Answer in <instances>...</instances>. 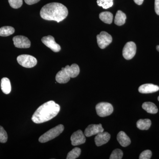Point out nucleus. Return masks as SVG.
Returning <instances> with one entry per match:
<instances>
[{"instance_id": "4", "label": "nucleus", "mask_w": 159, "mask_h": 159, "mask_svg": "<svg viewBox=\"0 0 159 159\" xmlns=\"http://www.w3.org/2000/svg\"><path fill=\"white\" fill-rule=\"evenodd\" d=\"M96 110L97 115L99 116L105 117L112 113L114 109L111 103L107 102H101L96 106Z\"/></svg>"}, {"instance_id": "24", "label": "nucleus", "mask_w": 159, "mask_h": 159, "mask_svg": "<svg viewBox=\"0 0 159 159\" xmlns=\"http://www.w3.org/2000/svg\"><path fill=\"white\" fill-rule=\"evenodd\" d=\"M97 3L98 6L103 9H107L113 5V0H97Z\"/></svg>"}, {"instance_id": "7", "label": "nucleus", "mask_w": 159, "mask_h": 159, "mask_svg": "<svg viewBox=\"0 0 159 159\" xmlns=\"http://www.w3.org/2000/svg\"><path fill=\"white\" fill-rule=\"evenodd\" d=\"M97 43L101 49H104L112 41L110 34L105 31H102L97 36Z\"/></svg>"}, {"instance_id": "22", "label": "nucleus", "mask_w": 159, "mask_h": 159, "mask_svg": "<svg viewBox=\"0 0 159 159\" xmlns=\"http://www.w3.org/2000/svg\"><path fill=\"white\" fill-rule=\"evenodd\" d=\"M14 32V28L10 26H5L0 28V36H8L13 34Z\"/></svg>"}, {"instance_id": "18", "label": "nucleus", "mask_w": 159, "mask_h": 159, "mask_svg": "<svg viewBox=\"0 0 159 159\" xmlns=\"http://www.w3.org/2000/svg\"><path fill=\"white\" fill-rule=\"evenodd\" d=\"M142 108L148 113L155 114L158 112V108L156 105L153 102H147L143 103Z\"/></svg>"}, {"instance_id": "16", "label": "nucleus", "mask_w": 159, "mask_h": 159, "mask_svg": "<svg viewBox=\"0 0 159 159\" xmlns=\"http://www.w3.org/2000/svg\"><path fill=\"white\" fill-rule=\"evenodd\" d=\"M65 70L70 78L77 77L80 73L79 66L76 64H73L71 66H66Z\"/></svg>"}, {"instance_id": "10", "label": "nucleus", "mask_w": 159, "mask_h": 159, "mask_svg": "<svg viewBox=\"0 0 159 159\" xmlns=\"http://www.w3.org/2000/svg\"><path fill=\"white\" fill-rule=\"evenodd\" d=\"M71 144L74 146L81 145L85 143V135L81 130H78L72 134L71 136Z\"/></svg>"}, {"instance_id": "5", "label": "nucleus", "mask_w": 159, "mask_h": 159, "mask_svg": "<svg viewBox=\"0 0 159 159\" xmlns=\"http://www.w3.org/2000/svg\"><path fill=\"white\" fill-rule=\"evenodd\" d=\"M17 61L20 65L28 68L33 67L37 63V59L35 57L28 54L20 55L17 57Z\"/></svg>"}, {"instance_id": "2", "label": "nucleus", "mask_w": 159, "mask_h": 159, "mask_svg": "<svg viewBox=\"0 0 159 159\" xmlns=\"http://www.w3.org/2000/svg\"><path fill=\"white\" fill-rule=\"evenodd\" d=\"M60 107L54 101H49L39 107L34 112L31 120L37 124L48 121L56 116Z\"/></svg>"}, {"instance_id": "14", "label": "nucleus", "mask_w": 159, "mask_h": 159, "mask_svg": "<svg viewBox=\"0 0 159 159\" xmlns=\"http://www.w3.org/2000/svg\"><path fill=\"white\" fill-rule=\"evenodd\" d=\"M117 139L120 145L122 147H127L130 144V139L124 132H119L117 135Z\"/></svg>"}, {"instance_id": "1", "label": "nucleus", "mask_w": 159, "mask_h": 159, "mask_svg": "<svg viewBox=\"0 0 159 159\" xmlns=\"http://www.w3.org/2000/svg\"><path fill=\"white\" fill-rule=\"evenodd\" d=\"M67 8L59 3H51L47 4L41 9L40 15L43 19L54 20L57 23L61 21L67 16Z\"/></svg>"}, {"instance_id": "25", "label": "nucleus", "mask_w": 159, "mask_h": 159, "mask_svg": "<svg viewBox=\"0 0 159 159\" xmlns=\"http://www.w3.org/2000/svg\"><path fill=\"white\" fill-rule=\"evenodd\" d=\"M123 152L119 149H116L113 151L111 154L110 159H121L123 157Z\"/></svg>"}, {"instance_id": "15", "label": "nucleus", "mask_w": 159, "mask_h": 159, "mask_svg": "<svg viewBox=\"0 0 159 159\" xmlns=\"http://www.w3.org/2000/svg\"><path fill=\"white\" fill-rule=\"evenodd\" d=\"M57 82L60 84H65L68 82L70 77L66 73L65 68H62L61 71H59L56 74L55 77Z\"/></svg>"}, {"instance_id": "31", "label": "nucleus", "mask_w": 159, "mask_h": 159, "mask_svg": "<svg viewBox=\"0 0 159 159\" xmlns=\"http://www.w3.org/2000/svg\"><path fill=\"white\" fill-rule=\"evenodd\" d=\"M134 2H135V3L138 5H142V3H143V2H144V0H134Z\"/></svg>"}, {"instance_id": "19", "label": "nucleus", "mask_w": 159, "mask_h": 159, "mask_svg": "<svg viewBox=\"0 0 159 159\" xmlns=\"http://www.w3.org/2000/svg\"><path fill=\"white\" fill-rule=\"evenodd\" d=\"M151 125V121L149 119H139L137 122V126L141 130H148Z\"/></svg>"}, {"instance_id": "21", "label": "nucleus", "mask_w": 159, "mask_h": 159, "mask_svg": "<svg viewBox=\"0 0 159 159\" xmlns=\"http://www.w3.org/2000/svg\"><path fill=\"white\" fill-rule=\"evenodd\" d=\"M100 19L106 24H111L112 22L113 15L109 11H104L99 15Z\"/></svg>"}, {"instance_id": "11", "label": "nucleus", "mask_w": 159, "mask_h": 159, "mask_svg": "<svg viewBox=\"0 0 159 159\" xmlns=\"http://www.w3.org/2000/svg\"><path fill=\"white\" fill-rule=\"evenodd\" d=\"M104 131L102 125L99 124H91L89 125L84 131V135L85 136L89 137L97 135Z\"/></svg>"}, {"instance_id": "29", "label": "nucleus", "mask_w": 159, "mask_h": 159, "mask_svg": "<svg viewBox=\"0 0 159 159\" xmlns=\"http://www.w3.org/2000/svg\"><path fill=\"white\" fill-rule=\"evenodd\" d=\"M155 10L158 15H159V0H155Z\"/></svg>"}, {"instance_id": "20", "label": "nucleus", "mask_w": 159, "mask_h": 159, "mask_svg": "<svg viewBox=\"0 0 159 159\" xmlns=\"http://www.w3.org/2000/svg\"><path fill=\"white\" fill-rule=\"evenodd\" d=\"M126 15L122 11L119 10L116 14L115 19V23L118 26H122L125 24L126 20Z\"/></svg>"}, {"instance_id": "8", "label": "nucleus", "mask_w": 159, "mask_h": 159, "mask_svg": "<svg viewBox=\"0 0 159 159\" xmlns=\"http://www.w3.org/2000/svg\"><path fill=\"white\" fill-rule=\"evenodd\" d=\"M14 46L19 48H28L31 46V42L28 38L22 35H17L13 38Z\"/></svg>"}, {"instance_id": "13", "label": "nucleus", "mask_w": 159, "mask_h": 159, "mask_svg": "<svg viewBox=\"0 0 159 159\" xmlns=\"http://www.w3.org/2000/svg\"><path fill=\"white\" fill-rule=\"evenodd\" d=\"M159 90L158 86L152 84H146L140 86L139 89V93L143 94L152 93Z\"/></svg>"}, {"instance_id": "30", "label": "nucleus", "mask_w": 159, "mask_h": 159, "mask_svg": "<svg viewBox=\"0 0 159 159\" xmlns=\"http://www.w3.org/2000/svg\"><path fill=\"white\" fill-rule=\"evenodd\" d=\"M40 0H25V2L26 4L29 5H33L38 2Z\"/></svg>"}, {"instance_id": "9", "label": "nucleus", "mask_w": 159, "mask_h": 159, "mask_svg": "<svg viewBox=\"0 0 159 159\" xmlns=\"http://www.w3.org/2000/svg\"><path fill=\"white\" fill-rule=\"evenodd\" d=\"M42 42L54 52H58L61 50L60 46L56 43L54 38L51 35L43 37L42 39Z\"/></svg>"}, {"instance_id": "12", "label": "nucleus", "mask_w": 159, "mask_h": 159, "mask_svg": "<svg viewBox=\"0 0 159 159\" xmlns=\"http://www.w3.org/2000/svg\"><path fill=\"white\" fill-rule=\"evenodd\" d=\"M111 135L107 132H102L97 134L95 138V142L97 146H102L109 141Z\"/></svg>"}, {"instance_id": "32", "label": "nucleus", "mask_w": 159, "mask_h": 159, "mask_svg": "<svg viewBox=\"0 0 159 159\" xmlns=\"http://www.w3.org/2000/svg\"><path fill=\"white\" fill-rule=\"evenodd\" d=\"M157 49L158 51H159V45H158L157 46Z\"/></svg>"}, {"instance_id": "17", "label": "nucleus", "mask_w": 159, "mask_h": 159, "mask_svg": "<svg viewBox=\"0 0 159 159\" xmlns=\"http://www.w3.org/2000/svg\"><path fill=\"white\" fill-rule=\"evenodd\" d=\"M1 87L5 94H8L11 92V85L10 80L7 77H4L1 80Z\"/></svg>"}, {"instance_id": "28", "label": "nucleus", "mask_w": 159, "mask_h": 159, "mask_svg": "<svg viewBox=\"0 0 159 159\" xmlns=\"http://www.w3.org/2000/svg\"><path fill=\"white\" fill-rule=\"evenodd\" d=\"M152 155V152L149 150H146L140 154L139 158L140 159H150Z\"/></svg>"}, {"instance_id": "27", "label": "nucleus", "mask_w": 159, "mask_h": 159, "mask_svg": "<svg viewBox=\"0 0 159 159\" xmlns=\"http://www.w3.org/2000/svg\"><path fill=\"white\" fill-rule=\"evenodd\" d=\"M9 5L14 9H18L23 4V0H8Z\"/></svg>"}, {"instance_id": "3", "label": "nucleus", "mask_w": 159, "mask_h": 159, "mask_svg": "<svg viewBox=\"0 0 159 159\" xmlns=\"http://www.w3.org/2000/svg\"><path fill=\"white\" fill-rule=\"evenodd\" d=\"M64 129V126L60 124L55 126L54 128L51 129L44 134L39 138V142L41 143H45L49 141L55 139L58 136Z\"/></svg>"}, {"instance_id": "6", "label": "nucleus", "mask_w": 159, "mask_h": 159, "mask_svg": "<svg viewBox=\"0 0 159 159\" xmlns=\"http://www.w3.org/2000/svg\"><path fill=\"white\" fill-rule=\"evenodd\" d=\"M136 49V45L133 42L126 43L122 51L123 57L126 60L131 59L135 55Z\"/></svg>"}, {"instance_id": "33", "label": "nucleus", "mask_w": 159, "mask_h": 159, "mask_svg": "<svg viewBox=\"0 0 159 159\" xmlns=\"http://www.w3.org/2000/svg\"><path fill=\"white\" fill-rule=\"evenodd\" d=\"M158 101H159V96L158 97Z\"/></svg>"}, {"instance_id": "23", "label": "nucleus", "mask_w": 159, "mask_h": 159, "mask_svg": "<svg viewBox=\"0 0 159 159\" xmlns=\"http://www.w3.org/2000/svg\"><path fill=\"white\" fill-rule=\"evenodd\" d=\"M81 149L78 147H76L72 149L68 154L67 159H75L78 158L81 154Z\"/></svg>"}, {"instance_id": "26", "label": "nucleus", "mask_w": 159, "mask_h": 159, "mask_svg": "<svg viewBox=\"0 0 159 159\" xmlns=\"http://www.w3.org/2000/svg\"><path fill=\"white\" fill-rule=\"evenodd\" d=\"M8 140V135L3 127L0 125V142L6 143Z\"/></svg>"}]
</instances>
